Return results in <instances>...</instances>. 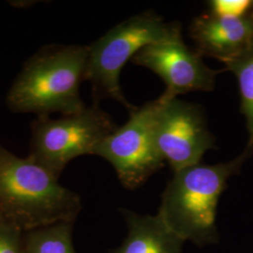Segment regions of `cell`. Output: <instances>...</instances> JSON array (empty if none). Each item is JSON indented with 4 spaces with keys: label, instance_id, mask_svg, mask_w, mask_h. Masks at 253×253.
<instances>
[{
    "label": "cell",
    "instance_id": "1",
    "mask_svg": "<svg viewBox=\"0 0 253 253\" xmlns=\"http://www.w3.org/2000/svg\"><path fill=\"white\" fill-rule=\"evenodd\" d=\"M88 54V46L49 44L41 48L24 63L8 91V108L37 117L82 112L86 105L80 96V84L85 80Z\"/></svg>",
    "mask_w": 253,
    "mask_h": 253
},
{
    "label": "cell",
    "instance_id": "5",
    "mask_svg": "<svg viewBox=\"0 0 253 253\" xmlns=\"http://www.w3.org/2000/svg\"><path fill=\"white\" fill-rule=\"evenodd\" d=\"M118 127L113 118L96 103L57 119L38 117L30 123L27 157L59 178L70 162L93 155L95 148Z\"/></svg>",
    "mask_w": 253,
    "mask_h": 253
},
{
    "label": "cell",
    "instance_id": "2",
    "mask_svg": "<svg viewBox=\"0 0 253 253\" xmlns=\"http://www.w3.org/2000/svg\"><path fill=\"white\" fill-rule=\"evenodd\" d=\"M253 154V148L246 146L242 153L230 162L213 165L200 163L173 172L163 191L159 217L184 241L197 246L216 243L219 197L228 180L240 172Z\"/></svg>",
    "mask_w": 253,
    "mask_h": 253
},
{
    "label": "cell",
    "instance_id": "7",
    "mask_svg": "<svg viewBox=\"0 0 253 253\" xmlns=\"http://www.w3.org/2000/svg\"><path fill=\"white\" fill-rule=\"evenodd\" d=\"M156 146L173 172L199 164L203 156L216 148L204 109L177 98L162 95L154 118Z\"/></svg>",
    "mask_w": 253,
    "mask_h": 253
},
{
    "label": "cell",
    "instance_id": "12",
    "mask_svg": "<svg viewBox=\"0 0 253 253\" xmlns=\"http://www.w3.org/2000/svg\"><path fill=\"white\" fill-rule=\"evenodd\" d=\"M224 71L234 73L240 93V112L249 133L247 147L253 148V42L243 52L222 61Z\"/></svg>",
    "mask_w": 253,
    "mask_h": 253
},
{
    "label": "cell",
    "instance_id": "10",
    "mask_svg": "<svg viewBox=\"0 0 253 253\" xmlns=\"http://www.w3.org/2000/svg\"><path fill=\"white\" fill-rule=\"evenodd\" d=\"M127 235L118 249L111 253H181L184 240L173 233L163 219L121 209Z\"/></svg>",
    "mask_w": 253,
    "mask_h": 253
},
{
    "label": "cell",
    "instance_id": "3",
    "mask_svg": "<svg viewBox=\"0 0 253 253\" xmlns=\"http://www.w3.org/2000/svg\"><path fill=\"white\" fill-rule=\"evenodd\" d=\"M80 197L28 157L21 159L0 144V217L23 232L74 222Z\"/></svg>",
    "mask_w": 253,
    "mask_h": 253
},
{
    "label": "cell",
    "instance_id": "11",
    "mask_svg": "<svg viewBox=\"0 0 253 253\" xmlns=\"http://www.w3.org/2000/svg\"><path fill=\"white\" fill-rule=\"evenodd\" d=\"M73 223L64 221L24 232L23 253H75Z\"/></svg>",
    "mask_w": 253,
    "mask_h": 253
},
{
    "label": "cell",
    "instance_id": "15",
    "mask_svg": "<svg viewBox=\"0 0 253 253\" xmlns=\"http://www.w3.org/2000/svg\"><path fill=\"white\" fill-rule=\"evenodd\" d=\"M250 14H251V16H252V18L253 20V5H252V9L250 10Z\"/></svg>",
    "mask_w": 253,
    "mask_h": 253
},
{
    "label": "cell",
    "instance_id": "8",
    "mask_svg": "<svg viewBox=\"0 0 253 253\" xmlns=\"http://www.w3.org/2000/svg\"><path fill=\"white\" fill-rule=\"evenodd\" d=\"M202 54L191 50L181 36L142 48L130 60L159 75L165 83L163 96L168 99L193 91H212L218 71L207 66Z\"/></svg>",
    "mask_w": 253,
    "mask_h": 253
},
{
    "label": "cell",
    "instance_id": "14",
    "mask_svg": "<svg viewBox=\"0 0 253 253\" xmlns=\"http://www.w3.org/2000/svg\"><path fill=\"white\" fill-rule=\"evenodd\" d=\"M210 12L222 17H242L252 9L253 1L249 0H212L208 2Z\"/></svg>",
    "mask_w": 253,
    "mask_h": 253
},
{
    "label": "cell",
    "instance_id": "9",
    "mask_svg": "<svg viewBox=\"0 0 253 253\" xmlns=\"http://www.w3.org/2000/svg\"><path fill=\"white\" fill-rule=\"evenodd\" d=\"M190 36L199 54L222 62L253 43V20L250 12L242 17H222L209 11L193 19Z\"/></svg>",
    "mask_w": 253,
    "mask_h": 253
},
{
    "label": "cell",
    "instance_id": "6",
    "mask_svg": "<svg viewBox=\"0 0 253 253\" xmlns=\"http://www.w3.org/2000/svg\"><path fill=\"white\" fill-rule=\"evenodd\" d=\"M158 99L129 111L123 126L106 137L93 155L106 160L127 190H135L163 166L164 160L154 139Z\"/></svg>",
    "mask_w": 253,
    "mask_h": 253
},
{
    "label": "cell",
    "instance_id": "13",
    "mask_svg": "<svg viewBox=\"0 0 253 253\" xmlns=\"http://www.w3.org/2000/svg\"><path fill=\"white\" fill-rule=\"evenodd\" d=\"M24 232L0 217V253H23Z\"/></svg>",
    "mask_w": 253,
    "mask_h": 253
},
{
    "label": "cell",
    "instance_id": "4",
    "mask_svg": "<svg viewBox=\"0 0 253 253\" xmlns=\"http://www.w3.org/2000/svg\"><path fill=\"white\" fill-rule=\"evenodd\" d=\"M178 23H166L153 11H145L111 28L89 47L85 80L90 82L94 103L116 100L128 112L134 108L123 95L119 78L128 60L145 46L181 36Z\"/></svg>",
    "mask_w": 253,
    "mask_h": 253
}]
</instances>
